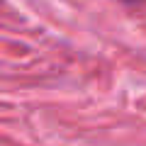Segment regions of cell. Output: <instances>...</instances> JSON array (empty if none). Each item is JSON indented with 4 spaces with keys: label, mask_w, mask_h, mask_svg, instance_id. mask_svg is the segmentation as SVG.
<instances>
[{
    "label": "cell",
    "mask_w": 146,
    "mask_h": 146,
    "mask_svg": "<svg viewBox=\"0 0 146 146\" xmlns=\"http://www.w3.org/2000/svg\"><path fill=\"white\" fill-rule=\"evenodd\" d=\"M122 3H139V0H122Z\"/></svg>",
    "instance_id": "1"
}]
</instances>
